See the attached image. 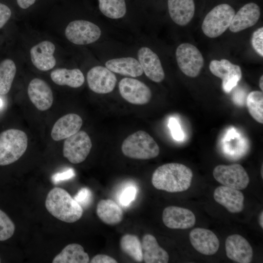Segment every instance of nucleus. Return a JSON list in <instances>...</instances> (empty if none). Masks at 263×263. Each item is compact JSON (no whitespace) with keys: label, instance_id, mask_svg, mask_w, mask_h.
<instances>
[{"label":"nucleus","instance_id":"obj_1","mask_svg":"<svg viewBox=\"0 0 263 263\" xmlns=\"http://www.w3.org/2000/svg\"><path fill=\"white\" fill-rule=\"evenodd\" d=\"M193 173L186 166L176 163L164 164L152 174L151 183L157 189L169 192H182L190 186Z\"/></svg>","mask_w":263,"mask_h":263},{"label":"nucleus","instance_id":"obj_2","mask_svg":"<svg viewBox=\"0 0 263 263\" xmlns=\"http://www.w3.org/2000/svg\"><path fill=\"white\" fill-rule=\"evenodd\" d=\"M48 211L56 219L72 223L79 220L83 213L81 206L65 189L55 187L48 193L45 202Z\"/></svg>","mask_w":263,"mask_h":263},{"label":"nucleus","instance_id":"obj_3","mask_svg":"<svg viewBox=\"0 0 263 263\" xmlns=\"http://www.w3.org/2000/svg\"><path fill=\"white\" fill-rule=\"evenodd\" d=\"M121 150L127 157L142 160L155 158L160 152L154 139L143 131H138L127 137L122 144Z\"/></svg>","mask_w":263,"mask_h":263},{"label":"nucleus","instance_id":"obj_4","mask_svg":"<svg viewBox=\"0 0 263 263\" xmlns=\"http://www.w3.org/2000/svg\"><path fill=\"white\" fill-rule=\"evenodd\" d=\"M28 146V137L22 131L11 129L0 133V166L12 164L19 159Z\"/></svg>","mask_w":263,"mask_h":263},{"label":"nucleus","instance_id":"obj_5","mask_svg":"<svg viewBox=\"0 0 263 263\" xmlns=\"http://www.w3.org/2000/svg\"><path fill=\"white\" fill-rule=\"evenodd\" d=\"M235 14L228 4L217 5L206 16L202 25L203 33L210 38L220 36L229 27Z\"/></svg>","mask_w":263,"mask_h":263},{"label":"nucleus","instance_id":"obj_6","mask_svg":"<svg viewBox=\"0 0 263 263\" xmlns=\"http://www.w3.org/2000/svg\"><path fill=\"white\" fill-rule=\"evenodd\" d=\"M176 61L180 70L187 76H197L203 67L204 58L200 51L193 45L184 43L175 52Z\"/></svg>","mask_w":263,"mask_h":263},{"label":"nucleus","instance_id":"obj_7","mask_svg":"<svg viewBox=\"0 0 263 263\" xmlns=\"http://www.w3.org/2000/svg\"><path fill=\"white\" fill-rule=\"evenodd\" d=\"M213 175L223 185L238 190L245 189L249 183L247 173L239 164L218 165L214 168Z\"/></svg>","mask_w":263,"mask_h":263},{"label":"nucleus","instance_id":"obj_8","mask_svg":"<svg viewBox=\"0 0 263 263\" xmlns=\"http://www.w3.org/2000/svg\"><path fill=\"white\" fill-rule=\"evenodd\" d=\"M92 144L85 131H78L66 138L63 146V155L72 164L83 162L89 155Z\"/></svg>","mask_w":263,"mask_h":263},{"label":"nucleus","instance_id":"obj_9","mask_svg":"<svg viewBox=\"0 0 263 263\" xmlns=\"http://www.w3.org/2000/svg\"><path fill=\"white\" fill-rule=\"evenodd\" d=\"M99 27L89 21L76 20L70 22L65 30L67 39L77 45L92 43L100 37Z\"/></svg>","mask_w":263,"mask_h":263},{"label":"nucleus","instance_id":"obj_10","mask_svg":"<svg viewBox=\"0 0 263 263\" xmlns=\"http://www.w3.org/2000/svg\"><path fill=\"white\" fill-rule=\"evenodd\" d=\"M209 68L213 75L222 79L223 89L226 93H229L242 78L240 67L226 59L212 60Z\"/></svg>","mask_w":263,"mask_h":263},{"label":"nucleus","instance_id":"obj_11","mask_svg":"<svg viewBox=\"0 0 263 263\" xmlns=\"http://www.w3.org/2000/svg\"><path fill=\"white\" fill-rule=\"evenodd\" d=\"M118 87L121 96L130 103L144 105L148 103L151 99L150 89L137 79L124 78L120 81Z\"/></svg>","mask_w":263,"mask_h":263},{"label":"nucleus","instance_id":"obj_12","mask_svg":"<svg viewBox=\"0 0 263 263\" xmlns=\"http://www.w3.org/2000/svg\"><path fill=\"white\" fill-rule=\"evenodd\" d=\"M89 87L94 92L105 94L114 89L117 79L115 75L106 67L96 66L92 68L87 75Z\"/></svg>","mask_w":263,"mask_h":263},{"label":"nucleus","instance_id":"obj_13","mask_svg":"<svg viewBox=\"0 0 263 263\" xmlns=\"http://www.w3.org/2000/svg\"><path fill=\"white\" fill-rule=\"evenodd\" d=\"M164 225L171 229H188L193 227L196 222L194 213L189 209L176 207H166L162 214Z\"/></svg>","mask_w":263,"mask_h":263},{"label":"nucleus","instance_id":"obj_14","mask_svg":"<svg viewBox=\"0 0 263 263\" xmlns=\"http://www.w3.org/2000/svg\"><path fill=\"white\" fill-rule=\"evenodd\" d=\"M225 252L230 260L239 263H249L251 262L253 252L248 242L239 234H232L225 242Z\"/></svg>","mask_w":263,"mask_h":263},{"label":"nucleus","instance_id":"obj_15","mask_svg":"<svg viewBox=\"0 0 263 263\" xmlns=\"http://www.w3.org/2000/svg\"><path fill=\"white\" fill-rule=\"evenodd\" d=\"M27 93L32 103L39 111H46L53 104L52 91L48 84L41 79H32L29 84Z\"/></svg>","mask_w":263,"mask_h":263},{"label":"nucleus","instance_id":"obj_16","mask_svg":"<svg viewBox=\"0 0 263 263\" xmlns=\"http://www.w3.org/2000/svg\"><path fill=\"white\" fill-rule=\"evenodd\" d=\"M193 247L198 252L206 255L214 254L219 248V240L210 230L203 228L192 229L189 235Z\"/></svg>","mask_w":263,"mask_h":263},{"label":"nucleus","instance_id":"obj_17","mask_svg":"<svg viewBox=\"0 0 263 263\" xmlns=\"http://www.w3.org/2000/svg\"><path fill=\"white\" fill-rule=\"evenodd\" d=\"M138 58L143 71L151 80L159 83L165 78V73L157 54L148 47H143L138 51Z\"/></svg>","mask_w":263,"mask_h":263},{"label":"nucleus","instance_id":"obj_18","mask_svg":"<svg viewBox=\"0 0 263 263\" xmlns=\"http://www.w3.org/2000/svg\"><path fill=\"white\" fill-rule=\"evenodd\" d=\"M55 46L51 41H43L34 46L30 50L31 59L38 70L46 71L54 67L56 60L54 56Z\"/></svg>","mask_w":263,"mask_h":263},{"label":"nucleus","instance_id":"obj_19","mask_svg":"<svg viewBox=\"0 0 263 263\" xmlns=\"http://www.w3.org/2000/svg\"><path fill=\"white\" fill-rule=\"evenodd\" d=\"M215 201L231 213L241 212L244 207V196L238 189L227 186L218 187L214 190Z\"/></svg>","mask_w":263,"mask_h":263},{"label":"nucleus","instance_id":"obj_20","mask_svg":"<svg viewBox=\"0 0 263 263\" xmlns=\"http://www.w3.org/2000/svg\"><path fill=\"white\" fill-rule=\"evenodd\" d=\"M261 16L259 6L253 2L248 3L235 14L229 27L230 31L236 33L254 25Z\"/></svg>","mask_w":263,"mask_h":263},{"label":"nucleus","instance_id":"obj_21","mask_svg":"<svg viewBox=\"0 0 263 263\" xmlns=\"http://www.w3.org/2000/svg\"><path fill=\"white\" fill-rule=\"evenodd\" d=\"M82 123L81 117L78 114H67L54 124L51 131V137L56 141L65 139L78 132Z\"/></svg>","mask_w":263,"mask_h":263},{"label":"nucleus","instance_id":"obj_22","mask_svg":"<svg viewBox=\"0 0 263 263\" xmlns=\"http://www.w3.org/2000/svg\"><path fill=\"white\" fill-rule=\"evenodd\" d=\"M168 10L172 20L177 24L184 26L193 18L195 12L193 0H168Z\"/></svg>","mask_w":263,"mask_h":263},{"label":"nucleus","instance_id":"obj_23","mask_svg":"<svg viewBox=\"0 0 263 263\" xmlns=\"http://www.w3.org/2000/svg\"><path fill=\"white\" fill-rule=\"evenodd\" d=\"M143 259L146 263H167L168 252L158 244L154 236L150 234L144 235L142 240Z\"/></svg>","mask_w":263,"mask_h":263},{"label":"nucleus","instance_id":"obj_24","mask_svg":"<svg viewBox=\"0 0 263 263\" xmlns=\"http://www.w3.org/2000/svg\"><path fill=\"white\" fill-rule=\"evenodd\" d=\"M105 66L112 72L133 77L143 73L139 62L132 57L112 59L106 62Z\"/></svg>","mask_w":263,"mask_h":263},{"label":"nucleus","instance_id":"obj_25","mask_svg":"<svg viewBox=\"0 0 263 263\" xmlns=\"http://www.w3.org/2000/svg\"><path fill=\"white\" fill-rule=\"evenodd\" d=\"M96 214L104 223L112 225L120 223L123 218L122 208L111 199L99 201L96 207Z\"/></svg>","mask_w":263,"mask_h":263},{"label":"nucleus","instance_id":"obj_26","mask_svg":"<svg viewBox=\"0 0 263 263\" xmlns=\"http://www.w3.org/2000/svg\"><path fill=\"white\" fill-rule=\"evenodd\" d=\"M50 76L56 84L67 85L72 88L81 86L85 81L82 72L78 69L58 68L51 72Z\"/></svg>","mask_w":263,"mask_h":263},{"label":"nucleus","instance_id":"obj_27","mask_svg":"<svg viewBox=\"0 0 263 263\" xmlns=\"http://www.w3.org/2000/svg\"><path fill=\"white\" fill-rule=\"evenodd\" d=\"M89 256L83 247L77 244L66 245L53 260V263H87Z\"/></svg>","mask_w":263,"mask_h":263},{"label":"nucleus","instance_id":"obj_28","mask_svg":"<svg viewBox=\"0 0 263 263\" xmlns=\"http://www.w3.org/2000/svg\"><path fill=\"white\" fill-rule=\"evenodd\" d=\"M120 247L122 251L137 262L143 261L142 244L136 235L126 234L120 241Z\"/></svg>","mask_w":263,"mask_h":263},{"label":"nucleus","instance_id":"obj_29","mask_svg":"<svg viewBox=\"0 0 263 263\" xmlns=\"http://www.w3.org/2000/svg\"><path fill=\"white\" fill-rule=\"evenodd\" d=\"M16 71V65L10 59L0 63V94L4 95L9 92Z\"/></svg>","mask_w":263,"mask_h":263},{"label":"nucleus","instance_id":"obj_30","mask_svg":"<svg viewBox=\"0 0 263 263\" xmlns=\"http://www.w3.org/2000/svg\"><path fill=\"white\" fill-rule=\"evenodd\" d=\"M98 2L100 11L109 18L117 19L126 14L125 0H98Z\"/></svg>","mask_w":263,"mask_h":263},{"label":"nucleus","instance_id":"obj_31","mask_svg":"<svg viewBox=\"0 0 263 263\" xmlns=\"http://www.w3.org/2000/svg\"><path fill=\"white\" fill-rule=\"evenodd\" d=\"M246 106L251 116L260 123H263V93L251 92L247 96Z\"/></svg>","mask_w":263,"mask_h":263},{"label":"nucleus","instance_id":"obj_32","mask_svg":"<svg viewBox=\"0 0 263 263\" xmlns=\"http://www.w3.org/2000/svg\"><path fill=\"white\" fill-rule=\"evenodd\" d=\"M15 225L9 217L0 209V241H6L14 234Z\"/></svg>","mask_w":263,"mask_h":263},{"label":"nucleus","instance_id":"obj_33","mask_svg":"<svg viewBox=\"0 0 263 263\" xmlns=\"http://www.w3.org/2000/svg\"><path fill=\"white\" fill-rule=\"evenodd\" d=\"M137 192L136 188L133 186L126 187L119 195V202L123 206H128L135 198Z\"/></svg>","mask_w":263,"mask_h":263},{"label":"nucleus","instance_id":"obj_34","mask_svg":"<svg viewBox=\"0 0 263 263\" xmlns=\"http://www.w3.org/2000/svg\"><path fill=\"white\" fill-rule=\"evenodd\" d=\"M74 199L83 207H87L91 203L93 195L87 188H81L74 197Z\"/></svg>","mask_w":263,"mask_h":263},{"label":"nucleus","instance_id":"obj_35","mask_svg":"<svg viewBox=\"0 0 263 263\" xmlns=\"http://www.w3.org/2000/svg\"><path fill=\"white\" fill-rule=\"evenodd\" d=\"M252 46L255 51L262 57L263 56V27H260L252 34Z\"/></svg>","mask_w":263,"mask_h":263},{"label":"nucleus","instance_id":"obj_36","mask_svg":"<svg viewBox=\"0 0 263 263\" xmlns=\"http://www.w3.org/2000/svg\"><path fill=\"white\" fill-rule=\"evenodd\" d=\"M168 126L175 140L181 141L184 139V133L178 121L175 118L171 117L169 119Z\"/></svg>","mask_w":263,"mask_h":263},{"label":"nucleus","instance_id":"obj_37","mask_svg":"<svg viewBox=\"0 0 263 263\" xmlns=\"http://www.w3.org/2000/svg\"><path fill=\"white\" fill-rule=\"evenodd\" d=\"M75 176V172L73 169H69L62 172L57 173L52 177V181L55 184L60 181L68 180Z\"/></svg>","mask_w":263,"mask_h":263},{"label":"nucleus","instance_id":"obj_38","mask_svg":"<svg viewBox=\"0 0 263 263\" xmlns=\"http://www.w3.org/2000/svg\"><path fill=\"white\" fill-rule=\"evenodd\" d=\"M11 16L10 9L7 5L0 3V28L6 24Z\"/></svg>","mask_w":263,"mask_h":263},{"label":"nucleus","instance_id":"obj_39","mask_svg":"<svg viewBox=\"0 0 263 263\" xmlns=\"http://www.w3.org/2000/svg\"><path fill=\"white\" fill-rule=\"evenodd\" d=\"M91 263H116L117 262L113 257L105 254L94 256L90 262Z\"/></svg>","mask_w":263,"mask_h":263},{"label":"nucleus","instance_id":"obj_40","mask_svg":"<svg viewBox=\"0 0 263 263\" xmlns=\"http://www.w3.org/2000/svg\"><path fill=\"white\" fill-rule=\"evenodd\" d=\"M36 0H17L19 6L22 9H25L34 4Z\"/></svg>","mask_w":263,"mask_h":263},{"label":"nucleus","instance_id":"obj_41","mask_svg":"<svg viewBox=\"0 0 263 263\" xmlns=\"http://www.w3.org/2000/svg\"><path fill=\"white\" fill-rule=\"evenodd\" d=\"M263 211H262L259 216V224L262 228H263Z\"/></svg>","mask_w":263,"mask_h":263},{"label":"nucleus","instance_id":"obj_42","mask_svg":"<svg viewBox=\"0 0 263 263\" xmlns=\"http://www.w3.org/2000/svg\"><path fill=\"white\" fill-rule=\"evenodd\" d=\"M259 86L262 91L263 90V76L262 75L259 80Z\"/></svg>","mask_w":263,"mask_h":263},{"label":"nucleus","instance_id":"obj_43","mask_svg":"<svg viewBox=\"0 0 263 263\" xmlns=\"http://www.w3.org/2000/svg\"><path fill=\"white\" fill-rule=\"evenodd\" d=\"M2 101L1 98H0V108H1L2 106Z\"/></svg>","mask_w":263,"mask_h":263},{"label":"nucleus","instance_id":"obj_44","mask_svg":"<svg viewBox=\"0 0 263 263\" xmlns=\"http://www.w3.org/2000/svg\"><path fill=\"white\" fill-rule=\"evenodd\" d=\"M262 177L263 178V166L262 167Z\"/></svg>","mask_w":263,"mask_h":263},{"label":"nucleus","instance_id":"obj_45","mask_svg":"<svg viewBox=\"0 0 263 263\" xmlns=\"http://www.w3.org/2000/svg\"><path fill=\"white\" fill-rule=\"evenodd\" d=\"M1 262V260H0V263Z\"/></svg>","mask_w":263,"mask_h":263}]
</instances>
